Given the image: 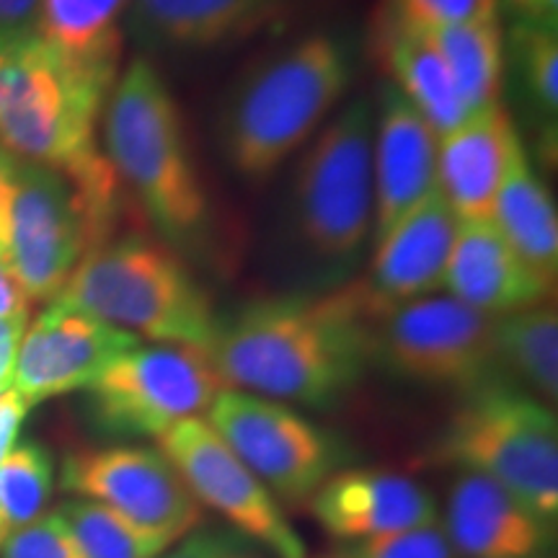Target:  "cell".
Returning <instances> with one entry per match:
<instances>
[{
    "label": "cell",
    "mask_w": 558,
    "mask_h": 558,
    "mask_svg": "<svg viewBox=\"0 0 558 558\" xmlns=\"http://www.w3.org/2000/svg\"><path fill=\"white\" fill-rule=\"evenodd\" d=\"M209 354L228 388L279 403L329 407L357 386L373 362L365 284L324 298L251 303L220 324Z\"/></svg>",
    "instance_id": "1"
},
{
    "label": "cell",
    "mask_w": 558,
    "mask_h": 558,
    "mask_svg": "<svg viewBox=\"0 0 558 558\" xmlns=\"http://www.w3.org/2000/svg\"><path fill=\"white\" fill-rule=\"evenodd\" d=\"M114 83L39 37L0 52V148L73 181L107 235H114L122 205V184L99 143Z\"/></svg>",
    "instance_id": "2"
},
{
    "label": "cell",
    "mask_w": 558,
    "mask_h": 558,
    "mask_svg": "<svg viewBox=\"0 0 558 558\" xmlns=\"http://www.w3.org/2000/svg\"><path fill=\"white\" fill-rule=\"evenodd\" d=\"M352 83L347 47L313 32L256 62L222 109L220 140L235 173L262 181L320 130Z\"/></svg>",
    "instance_id": "3"
},
{
    "label": "cell",
    "mask_w": 558,
    "mask_h": 558,
    "mask_svg": "<svg viewBox=\"0 0 558 558\" xmlns=\"http://www.w3.org/2000/svg\"><path fill=\"white\" fill-rule=\"evenodd\" d=\"M101 150L166 239L192 241L207 228L209 199L181 111L145 58L132 60L111 88L101 114Z\"/></svg>",
    "instance_id": "4"
},
{
    "label": "cell",
    "mask_w": 558,
    "mask_h": 558,
    "mask_svg": "<svg viewBox=\"0 0 558 558\" xmlns=\"http://www.w3.org/2000/svg\"><path fill=\"white\" fill-rule=\"evenodd\" d=\"M54 300L153 344L209 349L220 329L213 300L177 251L137 233L90 248Z\"/></svg>",
    "instance_id": "5"
},
{
    "label": "cell",
    "mask_w": 558,
    "mask_h": 558,
    "mask_svg": "<svg viewBox=\"0 0 558 558\" xmlns=\"http://www.w3.org/2000/svg\"><path fill=\"white\" fill-rule=\"evenodd\" d=\"M437 458L494 478L550 527L558 520L556 411L527 390L492 380L452 411Z\"/></svg>",
    "instance_id": "6"
},
{
    "label": "cell",
    "mask_w": 558,
    "mask_h": 558,
    "mask_svg": "<svg viewBox=\"0 0 558 558\" xmlns=\"http://www.w3.org/2000/svg\"><path fill=\"white\" fill-rule=\"evenodd\" d=\"M373 130L375 111L360 99L305 143L290 186V226L320 262L354 259L373 235Z\"/></svg>",
    "instance_id": "7"
},
{
    "label": "cell",
    "mask_w": 558,
    "mask_h": 558,
    "mask_svg": "<svg viewBox=\"0 0 558 558\" xmlns=\"http://www.w3.org/2000/svg\"><path fill=\"white\" fill-rule=\"evenodd\" d=\"M494 320L450 295L393 305L369 298V352L373 362L403 380L456 388L465 396L505 378L494 344Z\"/></svg>",
    "instance_id": "8"
},
{
    "label": "cell",
    "mask_w": 558,
    "mask_h": 558,
    "mask_svg": "<svg viewBox=\"0 0 558 558\" xmlns=\"http://www.w3.org/2000/svg\"><path fill=\"white\" fill-rule=\"evenodd\" d=\"M228 383L205 347L137 344L86 388L88 409L104 432L160 437L173 424L207 414Z\"/></svg>",
    "instance_id": "9"
},
{
    "label": "cell",
    "mask_w": 558,
    "mask_h": 558,
    "mask_svg": "<svg viewBox=\"0 0 558 558\" xmlns=\"http://www.w3.org/2000/svg\"><path fill=\"white\" fill-rule=\"evenodd\" d=\"M107 239L73 181L60 171L16 160L9 269L29 303H52L83 256Z\"/></svg>",
    "instance_id": "10"
},
{
    "label": "cell",
    "mask_w": 558,
    "mask_h": 558,
    "mask_svg": "<svg viewBox=\"0 0 558 558\" xmlns=\"http://www.w3.org/2000/svg\"><path fill=\"white\" fill-rule=\"evenodd\" d=\"M205 418L269 488L271 497L284 505L300 507L311 501L337 473L339 445L288 403L228 388Z\"/></svg>",
    "instance_id": "11"
},
{
    "label": "cell",
    "mask_w": 558,
    "mask_h": 558,
    "mask_svg": "<svg viewBox=\"0 0 558 558\" xmlns=\"http://www.w3.org/2000/svg\"><path fill=\"white\" fill-rule=\"evenodd\" d=\"M158 450L184 481L199 507H209L243 541L267 548L277 558H305L303 538L230 445L205 416L184 418L158 437Z\"/></svg>",
    "instance_id": "12"
},
{
    "label": "cell",
    "mask_w": 558,
    "mask_h": 558,
    "mask_svg": "<svg viewBox=\"0 0 558 558\" xmlns=\"http://www.w3.org/2000/svg\"><path fill=\"white\" fill-rule=\"evenodd\" d=\"M60 486L75 499L109 507L150 538L173 546L199 527L202 507L160 450L114 445L62 460Z\"/></svg>",
    "instance_id": "13"
},
{
    "label": "cell",
    "mask_w": 558,
    "mask_h": 558,
    "mask_svg": "<svg viewBox=\"0 0 558 558\" xmlns=\"http://www.w3.org/2000/svg\"><path fill=\"white\" fill-rule=\"evenodd\" d=\"M137 344L140 339L132 333L52 300L37 318L29 320L11 386L37 407L73 390H86L111 362Z\"/></svg>",
    "instance_id": "14"
},
{
    "label": "cell",
    "mask_w": 558,
    "mask_h": 558,
    "mask_svg": "<svg viewBox=\"0 0 558 558\" xmlns=\"http://www.w3.org/2000/svg\"><path fill=\"white\" fill-rule=\"evenodd\" d=\"M313 518L341 543L380 538L439 520L435 494L388 469L337 471L311 497Z\"/></svg>",
    "instance_id": "15"
},
{
    "label": "cell",
    "mask_w": 558,
    "mask_h": 558,
    "mask_svg": "<svg viewBox=\"0 0 558 558\" xmlns=\"http://www.w3.org/2000/svg\"><path fill=\"white\" fill-rule=\"evenodd\" d=\"M437 132L393 86L380 94L373 130V241L437 192Z\"/></svg>",
    "instance_id": "16"
},
{
    "label": "cell",
    "mask_w": 558,
    "mask_h": 558,
    "mask_svg": "<svg viewBox=\"0 0 558 558\" xmlns=\"http://www.w3.org/2000/svg\"><path fill=\"white\" fill-rule=\"evenodd\" d=\"M522 150L525 145L505 107L471 114L439 140L437 192L458 222H492L494 202Z\"/></svg>",
    "instance_id": "17"
},
{
    "label": "cell",
    "mask_w": 558,
    "mask_h": 558,
    "mask_svg": "<svg viewBox=\"0 0 558 558\" xmlns=\"http://www.w3.org/2000/svg\"><path fill=\"white\" fill-rule=\"evenodd\" d=\"M456 233L452 209L439 192L429 194L375 241L369 275L362 282L369 298L393 305L442 290Z\"/></svg>",
    "instance_id": "18"
},
{
    "label": "cell",
    "mask_w": 558,
    "mask_h": 558,
    "mask_svg": "<svg viewBox=\"0 0 558 558\" xmlns=\"http://www.w3.org/2000/svg\"><path fill=\"white\" fill-rule=\"evenodd\" d=\"M445 288L450 298L494 318L548 303L556 292L494 222H458Z\"/></svg>",
    "instance_id": "19"
},
{
    "label": "cell",
    "mask_w": 558,
    "mask_h": 558,
    "mask_svg": "<svg viewBox=\"0 0 558 558\" xmlns=\"http://www.w3.org/2000/svg\"><path fill=\"white\" fill-rule=\"evenodd\" d=\"M442 527L460 558H535L554 533L512 492L473 471L452 478Z\"/></svg>",
    "instance_id": "20"
},
{
    "label": "cell",
    "mask_w": 558,
    "mask_h": 558,
    "mask_svg": "<svg viewBox=\"0 0 558 558\" xmlns=\"http://www.w3.org/2000/svg\"><path fill=\"white\" fill-rule=\"evenodd\" d=\"M290 0H130L124 29L148 50L239 45L288 13Z\"/></svg>",
    "instance_id": "21"
},
{
    "label": "cell",
    "mask_w": 558,
    "mask_h": 558,
    "mask_svg": "<svg viewBox=\"0 0 558 558\" xmlns=\"http://www.w3.org/2000/svg\"><path fill=\"white\" fill-rule=\"evenodd\" d=\"M373 47L393 81L390 86L424 117L439 140L469 120L448 62L439 54L427 29L409 24L393 9L380 3L375 11Z\"/></svg>",
    "instance_id": "22"
},
{
    "label": "cell",
    "mask_w": 558,
    "mask_h": 558,
    "mask_svg": "<svg viewBox=\"0 0 558 558\" xmlns=\"http://www.w3.org/2000/svg\"><path fill=\"white\" fill-rule=\"evenodd\" d=\"M130 0H41L37 37L75 65L120 78Z\"/></svg>",
    "instance_id": "23"
},
{
    "label": "cell",
    "mask_w": 558,
    "mask_h": 558,
    "mask_svg": "<svg viewBox=\"0 0 558 558\" xmlns=\"http://www.w3.org/2000/svg\"><path fill=\"white\" fill-rule=\"evenodd\" d=\"M492 222L530 267L556 284L558 275V215L543 181L522 150L509 166L494 202Z\"/></svg>",
    "instance_id": "24"
},
{
    "label": "cell",
    "mask_w": 558,
    "mask_h": 558,
    "mask_svg": "<svg viewBox=\"0 0 558 558\" xmlns=\"http://www.w3.org/2000/svg\"><path fill=\"white\" fill-rule=\"evenodd\" d=\"M501 375L554 409L558 401V313L554 300L494 320Z\"/></svg>",
    "instance_id": "25"
},
{
    "label": "cell",
    "mask_w": 558,
    "mask_h": 558,
    "mask_svg": "<svg viewBox=\"0 0 558 558\" xmlns=\"http://www.w3.org/2000/svg\"><path fill=\"white\" fill-rule=\"evenodd\" d=\"M439 54L448 62L452 81L465 111L501 107V83H505V32L499 19L471 21V24L427 29Z\"/></svg>",
    "instance_id": "26"
},
{
    "label": "cell",
    "mask_w": 558,
    "mask_h": 558,
    "mask_svg": "<svg viewBox=\"0 0 558 558\" xmlns=\"http://www.w3.org/2000/svg\"><path fill=\"white\" fill-rule=\"evenodd\" d=\"M54 469L45 445L26 439L0 460V535L26 527L52 499Z\"/></svg>",
    "instance_id": "27"
},
{
    "label": "cell",
    "mask_w": 558,
    "mask_h": 558,
    "mask_svg": "<svg viewBox=\"0 0 558 558\" xmlns=\"http://www.w3.org/2000/svg\"><path fill=\"white\" fill-rule=\"evenodd\" d=\"M58 512L73 530L86 558H158L171 548L96 501L70 499L58 507Z\"/></svg>",
    "instance_id": "28"
},
{
    "label": "cell",
    "mask_w": 558,
    "mask_h": 558,
    "mask_svg": "<svg viewBox=\"0 0 558 558\" xmlns=\"http://www.w3.org/2000/svg\"><path fill=\"white\" fill-rule=\"evenodd\" d=\"M514 70L538 104L543 114L556 117L558 109V32L548 26L514 21L505 41Z\"/></svg>",
    "instance_id": "29"
},
{
    "label": "cell",
    "mask_w": 558,
    "mask_h": 558,
    "mask_svg": "<svg viewBox=\"0 0 558 558\" xmlns=\"http://www.w3.org/2000/svg\"><path fill=\"white\" fill-rule=\"evenodd\" d=\"M337 558H460L442 522L380 535V538L344 543L333 550Z\"/></svg>",
    "instance_id": "30"
},
{
    "label": "cell",
    "mask_w": 558,
    "mask_h": 558,
    "mask_svg": "<svg viewBox=\"0 0 558 558\" xmlns=\"http://www.w3.org/2000/svg\"><path fill=\"white\" fill-rule=\"evenodd\" d=\"M0 558H86L73 530L60 512H45L39 520L11 533L0 543Z\"/></svg>",
    "instance_id": "31"
},
{
    "label": "cell",
    "mask_w": 558,
    "mask_h": 558,
    "mask_svg": "<svg viewBox=\"0 0 558 558\" xmlns=\"http://www.w3.org/2000/svg\"><path fill=\"white\" fill-rule=\"evenodd\" d=\"M380 3L422 29L499 19L497 0H380Z\"/></svg>",
    "instance_id": "32"
},
{
    "label": "cell",
    "mask_w": 558,
    "mask_h": 558,
    "mask_svg": "<svg viewBox=\"0 0 558 558\" xmlns=\"http://www.w3.org/2000/svg\"><path fill=\"white\" fill-rule=\"evenodd\" d=\"M246 550H251V543L233 530L197 527L179 543H173L171 548H166L158 558H235Z\"/></svg>",
    "instance_id": "33"
},
{
    "label": "cell",
    "mask_w": 558,
    "mask_h": 558,
    "mask_svg": "<svg viewBox=\"0 0 558 558\" xmlns=\"http://www.w3.org/2000/svg\"><path fill=\"white\" fill-rule=\"evenodd\" d=\"M41 0H0V52L37 37Z\"/></svg>",
    "instance_id": "34"
},
{
    "label": "cell",
    "mask_w": 558,
    "mask_h": 558,
    "mask_svg": "<svg viewBox=\"0 0 558 558\" xmlns=\"http://www.w3.org/2000/svg\"><path fill=\"white\" fill-rule=\"evenodd\" d=\"M29 409L32 403L13 386L0 390V460L16 448L21 427H24Z\"/></svg>",
    "instance_id": "35"
},
{
    "label": "cell",
    "mask_w": 558,
    "mask_h": 558,
    "mask_svg": "<svg viewBox=\"0 0 558 558\" xmlns=\"http://www.w3.org/2000/svg\"><path fill=\"white\" fill-rule=\"evenodd\" d=\"M29 313H16V316H0V383L11 388L13 367H16L19 347L29 329Z\"/></svg>",
    "instance_id": "36"
},
{
    "label": "cell",
    "mask_w": 558,
    "mask_h": 558,
    "mask_svg": "<svg viewBox=\"0 0 558 558\" xmlns=\"http://www.w3.org/2000/svg\"><path fill=\"white\" fill-rule=\"evenodd\" d=\"M16 192V158L0 148V264L9 267V226Z\"/></svg>",
    "instance_id": "37"
},
{
    "label": "cell",
    "mask_w": 558,
    "mask_h": 558,
    "mask_svg": "<svg viewBox=\"0 0 558 558\" xmlns=\"http://www.w3.org/2000/svg\"><path fill=\"white\" fill-rule=\"evenodd\" d=\"M518 24H535L556 29L558 26V0H497Z\"/></svg>",
    "instance_id": "38"
},
{
    "label": "cell",
    "mask_w": 558,
    "mask_h": 558,
    "mask_svg": "<svg viewBox=\"0 0 558 558\" xmlns=\"http://www.w3.org/2000/svg\"><path fill=\"white\" fill-rule=\"evenodd\" d=\"M32 303L13 279L11 269L0 264V316H16V313H29Z\"/></svg>",
    "instance_id": "39"
},
{
    "label": "cell",
    "mask_w": 558,
    "mask_h": 558,
    "mask_svg": "<svg viewBox=\"0 0 558 558\" xmlns=\"http://www.w3.org/2000/svg\"><path fill=\"white\" fill-rule=\"evenodd\" d=\"M235 558H256V554H254V550H246V554H239Z\"/></svg>",
    "instance_id": "40"
},
{
    "label": "cell",
    "mask_w": 558,
    "mask_h": 558,
    "mask_svg": "<svg viewBox=\"0 0 558 558\" xmlns=\"http://www.w3.org/2000/svg\"><path fill=\"white\" fill-rule=\"evenodd\" d=\"M535 558H554L550 554H541V556H535Z\"/></svg>",
    "instance_id": "41"
},
{
    "label": "cell",
    "mask_w": 558,
    "mask_h": 558,
    "mask_svg": "<svg viewBox=\"0 0 558 558\" xmlns=\"http://www.w3.org/2000/svg\"><path fill=\"white\" fill-rule=\"evenodd\" d=\"M320 558H337V556H333V554H331V556H320Z\"/></svg>",
    "instance_id": "42"
},
{
    "label": "cell",
    "mask_w": 558,
    "mask_h": 558,
    "mask_svg": "<svg viewBox=\"0 0 558 558\" xmlns=\"http://www.w3.org/2000/svg\"><path fill=\"white\" fill-rule=\"evenodd\" d=\"M0 390H5V386H3V383H0Z\"/></svg>",
    "instance_id": "43"
},
{
    "label": "cell",
    "mask_w": 558,
    "mask_h": 558,
    "mask_svg": "<svg viewBox=\"0 0 558 558\" xmlns=\"http://www.w3.org/2000/svg\"><path fill=\"white\" fill-rule=\"evenodd\" d=\"M0 543H3V535H0Z\"/></svg>",
    "instance_id": "44"
}]
</instances>
